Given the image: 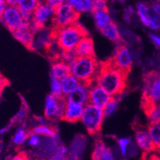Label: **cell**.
<instances>
[{
	"mask_svg": "<svg viewBox=\"0 0 160 160\" xmlns=\"http://www.w3.org/2000/svg\"><path fill=\"white\" fill-rule=\"evenodd\" d=\"M128 73L112 65L109 61L101 63L95 81L112 97L120 95L126 88Z\"/></svg>",
	"mask_w": 160,
	"mask_h": 160,
	"instance_id": "obj_1",
	"label": "cell"
},
{
	"mask_svg": "<svg viewBox=\"0 0 160 160\" xmlns=\"http://www.w3.org/2000/svg\"><path fill=\"white\" fill-rule=\"evenodd\" d=\"M51 32L53 40L65 52L73 50L81 39L88 35L87 30L78 22L62 28L52 29Z\"/></svg>",
	"mask_w": 160,
	"mask_h": 160,
	"instance_id": "obj_2",
	"label": "cell"
},
{
	"mask_svg": "<svg viewBox=\"0 0 160 160\" xmlns=\"http://www.w3.org/2000/svg\"><path fill=\"white\" fill-rule=\"evenodd\" d=\"M71 74L81 82L91 85L95 81L100 64L94 56L77 57L70 64Z\"/></svg>",
	"mask_w": 160,
	"mask_h": 160,
	"instance_id": "obj_3",
	"label": "cell"
},
{
	"mask_svg": "<svg viewBox=\"0 0 160 160\" xmlns=\"http://www.w3.org/2000/svg\"><path fill=\"white\" fill-rule=\"evenodd\" d=\"M104 118L103 108L88 103L85 105L81 120L90 135H96L101 129Z\"/></svg>",
	"mask_w": 160,
	"mask_h": 160,
	"instance_id": "obj_4",
	"label": "cell"
},
{
	"mask_svg": "<svg viewBox=\"0 0 160 160\" xmlns=\"http://www.w3.org/2000/svg\"><path fill=\"white\" fill-rule=\"evenodd\" d=\"M80 14L72 8L69 2L65 3L55 8L54 16L53 18V28H62L78 22Z\"/></svg>",
	"mask_w": 160,
	"mask_h": 160,
	"instance_id": "obj_5",
	"label": "cell"
},
{
	"mask_svg": "<svg viewBox=\"0 0 160 160\" xmlns=\"http://www.w3.org/2000/svg\"><path fill=\"white\" fill-rule=\"evenodd\" d=\"M55 8L44 2H39L32 14L31 24L36 31L45 28L49 21H53L54 16Z\"/></svg>",
	"mask_w": 160,
	"mask_h": 160,
	"instance_id": "obj_6",
	"label": "cell"
},
{
	"mask_svg": "<svg viewBox=\"0 0 160 160\" xmlns=\"http://www.w3.org/2000/svg\"><path fill=\"white\" fill-rule=\"evenodd\" d=\"M65 97L58 98L52 94L48 95L45 102V116L51 120L57 119L62 120L65 110Z\"/></svg>",
	"mask_w": 160,
	"mask_h": 160,
	"instance_id": "obj_7",
	"label": "cell"
},
{
	"mask_svg": "<svg viewBox=\"0 0 160 160\" xmlns=\"http://www.w3.org/2000/svg\"><path fill=\"white\" fill-rule=\"evenodd\" d=\"M142 95L149 97L155 104L160 106V73L152 71L145 75Z\"/></svg>",
	"mask_w": 160,
	"mask_h": 160,
	"instance_id": "obj_8",
	"label": "cell"
},
{
	"mask_svg": "<svg viewBox=\"0 0 160 160\" xmlns=\"http://www.w3.org/2000/svg\"><path fill=\"white\" fill-rule=\"evenodd\" d=\"M2 22L11 32L21 28L28 23L23 19L19 9L16 6H7L3 14Z\"/></svg>",
	"mask_w": 160,
	"mask_h": 160,
	"instance_id": "obj_9",
	"label": "cell"
},
{
	"mask_svg": "<svg viewBox=\"0 0 160 160\" xmlns=\"http://www.w3.org/2000/svg\"><path fill=\"white\" fill-rule=\"evenodd\" d=\"M61 143L58 136L56 137H44L41 136V142L38 146L35 148L36 155L43 158L53 159L60 148Z\"/></svg>",
	"mask_w": 160,
	"mask_h": 160,
	"instance_id": "obj_10",
	"label": "cell"
},
{
	"mask_svg": "<svg viewBox=\"0 0 160 160\" xmlns=\"http://www.w3.org/2000/svg\"><path fill=\"white\" fill-rule=\"evenodd\" d=\"M110 63L123 72L129 73L132 66V57L127 46H120L116 49L114 56L108 60Z\"/></svg>",
	"mask_w": 160,
	"mask_h": 160,
	"instance_id": "obj_11",
	"label": "cell"
},
{
	"mask_svg": "<svg viewBox=\"0 0 160 160\" xmlns=\"http://www.w3.org/2000/svg\"><path fill=\"white\" fill-rule=\"evenodd\" d=\"M92 84L89 87L88 103L100 108H103L109 100H111L112 96L104 88L97 85V83L94 85Z\"/></svg>",
	"mask_w": 160,
	"mask_h": 160,
	"instance_id": "obj_12",
	"label": "cell"
},
{
	"mask_svg": "<svg viewBox=\"0 0 160 160\" xmlns=\"http://www.w3.org/2000/svg\"><path fill=\"white\" fill-rule=\"evenodd\" d=\"M36 32L37 31L33 28L31 22H28L25 26L22 27L21 28L14 30L11 33H12L13 36L23 46H25L28 49H32Z\"/></svg>",
	"mask_w": 160,
	"mask_h": 160,
	"instance_id": "obj_13",
	"label": "cell"
},
{
	"mask_svg": "<svg viewBox=\"0 0 160 160\" xmlns=\"http://www.w3.org/2000/svg\"><path fill=\"white\" fill-rule=\"evenodd\" d=\"M84 108H85V105L74 102L72 100H66L62 120L69 122V123H76L79 121L82 116Z\"/></svg>",
	"mask_w": 160,
	"mask_h": 160,
	"instance_id": "obj_14",
	"label": "cell"
},
{
	"mask_svg": "<svg viewBox=\"0 0 160 160\" xmlns=\"http://www.w3.org/2000/svg\"><path fill=\"white\" fill-rule=\"evenodd\" d=\"M135 139L137 146L143 152V155H147L151 154L152 151H155V148L148 133V129L147 130L143 128L136 129L135 132Z\"/></svg>",
	"mask_w": 160,
	"mask_h": 160,
	"instance_id": "obj_15",
	"label": "cell"
},
{
	"mask_svg": "<svg viewBox=\"0 0 160 160\" xmlns=\"http://www.w3.org/2000/svg\"><path fill=\"white\" fill-rule=\"evenodd\" d=\"M89 85L81 82L77 88H74L70 93L65 97L66 100H72L74 102L85 105L88 103L89 97Z\"/></svg>",
	"mask_w": 160,
	"mask_h": 160,
	"instance_id": "obj_16",
	"label": "cell"
},
{
	"mask_svg": "<svg viewBox=\"0 0 160 160\" xmlns=\"http://www.w3.org/2000/svg\"><path fill=\"white\" fill-rule=\"evenodd\" d=\"M86 146V138L84 136H76L71 142L70 148L68 149L67 158L78 159L81 157Z\"/></svg>",
	"mask_w": 160,
	"mask_h": 160,
	"instance_id": "obj_17",
	"label": "cell"
},
{
	"mask_svg": "<svg viewBox=\"0 0 160 160\" xmlns=\"http://www.w3.org/2000/svg\"><path fill=\"white\" fill-rule=\"evenodd\" d=\"M92 158L95 160H112L114 155L101 139H97L94 144Z\"/></svg>",
	"mask_w": 160,
	"mask_h": 160,
	"instance_id": "obj_18",
	"label": "cell"
},
{
	"mask_svg": "<svg viewBox=\"0 0 160 160\" xmlns=\"http://www.w3.org/2000/svg\"><path fill=\"white\" fill-rule=\"evenodd\" d=\"M74 50L78 57L94 56L93 41L92 38L88 35L83 37L77 45Z\"/></svg>",
	"mask_w": 160,
	"mask_h": 160,
	"instance_id": "obj_19",
	"label": "cell"
},
{
	"mask_svg": "<svg viewBox=\"0 0 160 160\" xmlns=\"http://www.w3.org/2000/svg\"><path fill=\"white\" fill-rule=\"evenodd\" d=\"M55 78L62 79L71 74V67L69 63L62 59L56 60L51 66V73Z\"/></svg>",
	"mask_w": 160,
	"mask_h": 160,
	"instance_id": "obj_20",
	"label": "cell"
},
{
	"mask_svg": "<svg viewBox=\"0 0 160 160\" xmlns=\"http://www.w3.org/2000/svg\"><path fill=\"white\" fill-rule=\"evenodd\" d=\"M100 32L103 35L105 36L107 38L114 42H117L121 39V34L117 25L112 21H110L108 23L104 26L101 29H100Z\"/></svg>",
	"mask_w": 160,
	"mask_h": 160,
	"instance_id": "obj_21",
	"label": "cell"
},
{
	"mask_svg": "<svg viewBox=\"0 0 160 160\" xmlns=\"http://www.w3.org/2000/svg\"><path fill=\"white\" fill-rule=\"evenodd\" d=\"M74 10L80 14L81 13L92 12L93 3L92 0H67Z\"/></svg>",
	"mask_w": 160,
	"mask_h": 160,
	"instance_id": "obj_22",
	"label": "cell"
},
{
	"mask_svg": "<svg viewBox=\"0 0 160 160\" xmlns=\"http://www.w3.org/2000/svg\"><path fill=\"white\" fill-rule=\"evenodd\" d=\"M61 84H62V94L64 97H66L68 94H69L72 90L80 85L81 81L75 78L73 75L70 74V75L67 76L65 78H62L60 80Z\"/></svg>",
	"mask_w": 160,
	"mask_h": 160,
	"instance_id": "obj_23",
	"label": "cell"
},
{
	"mask_svg": "<svg viewBox=\"0 0 160 160\" xmlns=\"http://www.w3.org/2000/svg\"><path fill=\"white\" fill-rule=\"evenodd\" d=\"M40 136L44 137H56L58 136V131L52 125H36L30 131Z\"/></svg>",
	"mask_w": 160,
	"mask_h": 160,
	"instance_id": "obj_24",
	"label": "cell"
},
{
	"mask_svg": "<svg viewBox=\"0 0 160 160\" xmlns=\"http://www.w3.org/2000/svg\"><path fill=\"white\" fill-rule=\"evenodd\" d=\"M92 13L96 26L99 30L102 28L109 22L112 21L111 16L108 10H98V11H93Z\"/></svg>",
	"mask_w": 160,
	"mask_h": 160,
	"instance_id": "obj_25",
	"label": "cell"
},
{
	"mask_svg": "<svg viewBox=\"0 0 160 160\" xmlns=\"http://www.w3.org/2000/svg\"><path fill=\"white\" fill-rule=\"evenodd\" d=\"M30 133V131H28L26 128V126L22 125L21 128L17 130V132L14 133V136H13L12 142L14 144L19 146V145L23 144L27 139H28V136Z\"/></svg>",
	"mask_w": 160,
	"mask_h": 160,
	"instance_id": "obj_26",
	"label": "cell"
},
{
	"mask_svg": "<svg viewBox=\"0 0 160 160\" xmlns=\"http://www.w3.org/2000/svg\"><path fill=\"white\" fill-rule=\"evenodd\" d=\"M148 131L155 149L160 148V123L150 124L148 128Z\"/></svg>",
	"mask_w": 160,
	"mask_h": 160,
	"instance_id": "obj_27",
	"label": "cell"
},
{
	"mask_svg": "<svg viewBox=\"0 0 160 160\" xmlns=\"http://www.w3.org/2000/svg\"><path fill=\"white\" fill-rule=\"evenodd\" d=\"M136 11H137V14L141 22L146 27H149L150 18L149 14H148V7H147L146 4L143 2H140L137 5Z\"/></svg>",
	"mask_w": 160,
	"mask_h": 160,
	"instance_id": "obj_28",
	"label": "cell"
},
{
	"mask_svg": "<svg viewBox=\"0 0 160 160\" xmlns=\"http://www.w3.org/2000/svg\"><path fill=\"white\" fill-rule=\"evenodd\" d=\"M148 116L150 124H158L160 123V106L154 105L149 110L145 112Z\"/></svg>",
	"mask_w": 160,
	"mask_h": 160,
	"instance_id": "obj_29",
	"label": "cell"
},
{
	"mask_svg": "<svg viewBox=\"0 0 160 160\" xmlns=\"http://www.w3.org/2000/svg\"><path fill=\"white\" fill-rule=\"evenodd\" d=\"M40 2V0H18L17 7L18 9L33 13Z\"/></svg>",
	"mask_w": 160,
	"mask_h": 160,
	"instance_id": "obj_30",
	"label": "cell"
},
{
	"mask_svg": "<svg viewBox=\"0 0 160 160\" xmlns=\"http://www.w3.org/2000/svg\"><path fill=\"white\" fill-rule=\"evenodd\" d=\"M50 89H51V94L54 97H58V98L64 97L62 94V84H61L60 79L55 78L52 74H50Z\"/></svg>",
	"mask_w": 160,
	"mask_h": 160,
	"instance_id": "obj_31",
	"label": "cell"
},
{
	"mask_svg": "<svg viewBox=\"0 0 160 160\" xmlns=\"http://www.w3.org/2000/svg\"><path fill=\"white\" fill-rule=\"evenodd\" d=\"M118 107H119V101L117 99L115 98V97H112L111 100L106 104V105L103 108V112L105 117H110L112 115L116 113L117 111Z\"/></svg>",
	"mask_w": 160,
	"mask_h": 160,
	"instance_id": "obj_32",
	"label": "cell"
},
{
	"mask_svg": "<svg viewBox=\"0 0 160 160\" xmlns=\"http://www.w3.org/2000/svg\"><path fill=\"white\" fill-rule=\"evenodd\" d=\"M117 142L118 147H119V151H120V154L123 156L127 155L129 145L132 142L130 138H120V139H118Z\"/></svg>",
	"mask_w": 160,
	"mask_h": 160,
	"instance_id": "obj_33",
	"label": "cell"
},
{
	"mask_svg": "<svg viewBox=\"0 0 160 160\" xmlns=\"http://www.w3.org/2000/svg\"><path fill=\"white\" fill-rule=\"evenodd\" d=\"M27 113H28V109L26 108L25 105L22 106V108L19 110V112L11 120V124H13L14 123H16V122H19L20 123V122L24 121L25 119L27 118Z\"/></svg>",
	"mask_w": 160,
	"mask_h": 160,
	"instance_id": "obj_34",
	"label": "cell"
},
{
	"mask_svg": "<svg viewBox=\"0 0 160 160\" xmlns=\"http://www.w3.org/2000/svg\"><path fill=\"white\" fill-rule=\"evenodd\" d=\"M28 144L33 148H37L41 142V136L35 133L30 132V135L28 136Z\"/></svg>",
	"mask_w": 160,
	"mask_h": 160,
	"instance_id": "obj_35",
	"label": "cell"
},
{
	"mask_svg": "<svg viewBox=\"0 0 160 160\" xmlns=\"http://www.w3.org/2000/svg\"><path fill=\"white\" fill-rule=\"evenodd\" d=\"M92 3H93V11L108 10L107 0H92Z\"/></svg>",
	"mask_w": 160,
	"mask_h": 160,
	"instance_id": "obj_36",
	"label": "cell"
},
{
	"mask_svg": "<svg viewBox=\"0 0 160 160\" xmlns=\"http://www.w3.org/2000/svg\"><path fill=\"white\" fill-rule=\"evenodd\" d=\"M10 85V81L0 72V96L2 94V91L7 86Z\"/></svg>",
	"mask_w": 160,
	"mask_h": 160,
	"instance_id": "obj_37",
	"label": "cell"
},
{
	"mask_svg": "<svg viewBox=\"0 0 160 160\" xmlns=\"http://www.w3.org/2000/svg\"><path fill=\"white\" fill-rule=\"evenodd\" d=\"M44 2L51 6L53 8H57L58 7L61 6L62 4L67 2V0H44Z\"/></svg>",
	"mask_w": 160,
	"mask_h": 160,
	"instance_id": "obj_38",
	"label": "cell"
},
{
	"mask_svg": "<svg viewBox=\"0 0 160 160\" xmlns=\"http://www.w3.org/2000/svg\"><path fill=\"white\" fill-rule=\"evenodd\" d=\"M150 38H151V42L155 46H156L157 47L160 48V37L158 35H155L153 33H151L150 34Z\"/></svg>",
	"mask_w": 160,
	"mask_h": 160,
	"instance_id": "obj_39",
	"label": "cell"
},
{
	"mask_svg": "<svg viewBox=\"0 0 160 160\" xmlns=\"http://www.w3.org/2000/svg\"><path fill=\"white\" fill-rule=\"evenodd\" d=\"M7 3L5 0H0V22H2V14H3L4 11L7 7Z\"/></svg>",
	"mask_w": 160,
	"mask_h": 160,
	"instance_id": "obj_40",
	"label": "cell"
},
{
	"mask_svg": "<svg viewBox=\"0 0 160 160\" xmlns=\"http://www.w3.org/2000/svg\"><path fill=\"white\" fill-rule=\"evenodd\" d=\"M27 155H26V153H25V152H19L18 155H15V157H14V158H13V159H18V160L27 159V158H28V157H27Z\"/></svg>",
	"mask_w": 160,
	"mask_h": 160,
	"instance_id": "obj_41",
	"label": "cell"
},
{
	"mask_svg": "<svg viewBox=\"0 0 160 160\" xmlns=\"http://www.w3.org/2000/svg\"><path fill=\"white\" fill-rule=\"evenodd\" d=\"M5 1L7 6H16L17 7L18 0H5Z\"/></svg>",
	"mask_w": 160,
	"mask_h": 160,
	"instance_id": "obj_42",
	"label": "cell"
},
{
	"mask_svg": "<svg viewBox=\"0 0 160 160\" xmlns=\"http://www.w3.org/2000/svg\"><path fill=\"white\" fill-rule=\"evenodd\" d=\"M154 8H155V11L158 13V15L160 16V4L159 3H156L154 5Z\"/></svg>",
	"mask_w": 160,
	"mask_h": 160,
	"instance_id": "obj_43",
	"label": "cell"
},
{
	"mask_svg": "<svg viewBox=\"0 0 160 160\" xmlns=\"http://www.w3.org/2000/svg\"><path fill=\"white\" fill-rule=\"evenodd\" d=\"M10 127H11V126H7V127L4 128L0 129V135H2V134H3L4 132H7V131L9 130Z\"/></svg>",
	"mask_w": 160,
	"mask_h": 160,
	"instance_id": "obj_44",
	"label": "cell"
},
{
	"mask_svg": "<svg viewBox=\"0 0 160 160\" xmlns=\"http://www.w3.org/2000/svg\"><path fill=\"white\" fill-rule=\"evenodd\" d=\"M155 151H156V153H158V156H160V148H158L155 149Z\"/></svg>",
	"mask_w": 160,
	"mask_h": 160,
	"instance_id": "obj_45",
	"label": "cell"
},
{
	"mask_svg": "<svg viewBox=\"0 0 160 160\" xmlns=\"http://www.w3.org/2000/svg\"><path fill=\"white\" fill-rule=\"evenodd\" d=\"M2 150V142L0 141V153H1Z\"/></svg>",
	"mask_w": 160,
	"mask_h": 160,
	"instance_id": "obj_46",
	"label": "cell"
},
{
	"mask_svg": "<svg viewBox=\"0 0 160 160\" xmlns=\"http://www.w3.org/2000/svg\"><path fill=\"white\" fill-rule=\"evenodd\" d=\"M0 97H1V96H0Z\"/></svg>",
	"mask_w": 160,
	"mask_h": 160,
	"instance_id": "obj_47",
	"label": "cell"
}]
</instances>
